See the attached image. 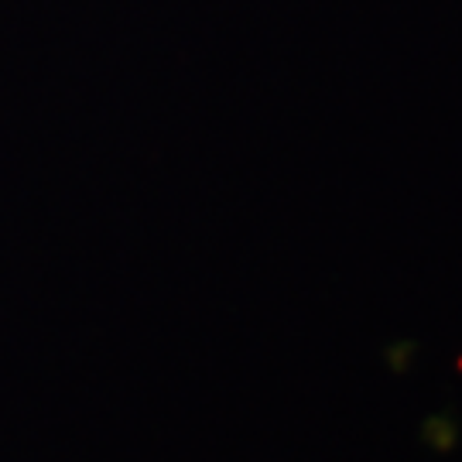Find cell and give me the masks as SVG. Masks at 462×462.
<instances>
[{"label":"cell","mask_w":462,"mask_h":462,"mask_svg":"<svg viewBox=\"0 0 462 462\" xmlns=\"http://www.w3.org/2000/svg\"><path fill=\"white\" fill-rule=\"evenodd\" d=\"M418 435H421V442L431 448V452H439V456H446V452H452V448L459 446V418L452 411H435V414H425L421 418V429H418Z\"/></svg>","instance_id":"obj_1"},{"label":"cell","mask_w":462,"mask_h":462,"mask_svg":"<svg viewBox=\"0 0 462 462\" xmlns=\"http://www.w3.org/2000/svg\"><path fill=\"white\" fill-rule=\"evenodd\" d=\"M418 353V346L414 343H394V346H387V366L394 370V374H404L408 366H411V356Z\"/></svg>","instance_id":"obj_2"}]
</instances>
